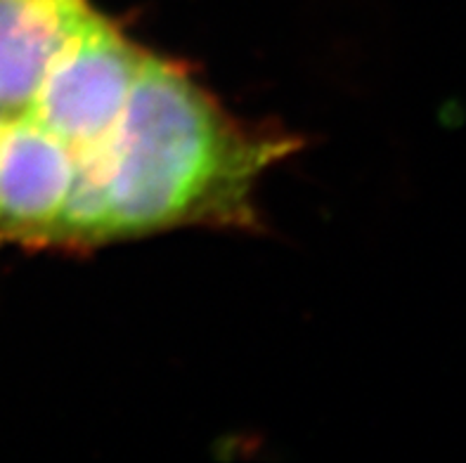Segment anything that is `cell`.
<instances>
[{
  "label": "cell",
  "instance_id": "obj_1",
  "mask_svg": "<svg viewBox=\"0 0 466 463\" xmlns=\"http://www.w3.org/2000/svg\"><path fill=\"white\" fill-rule=\"evenodd\" d=\"M296 140L232 118L185 66L147 53L106 189L105 241L177 227H251L254 192Z\"/></svg>",
  "mask_w": 466,
  "mask_h": 463
},
{
  "label": "cell",
  "instance_id": "obj_2",
  "mask_svg": "<svg viewBox=\"0 0 466 463\" xmlns=\"http://www.w3.org/2000/svg\"><path fill=\"white\" fill-rule=\"evenodd\" d=\"M90 0H0V116L24 112Z\"/></svg>",
  "mask_w": 466,
  "mask_h": 463
}]
</instances>
